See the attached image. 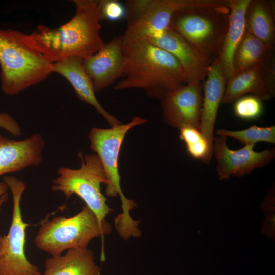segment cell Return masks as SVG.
<instances>
[{
    "label": "cell",
    "instance_id": "5bb4252c",
    "mask_svg": "<svg viewBox=\"0 0 275 275\" xmlns=\"http://www.w3.org/2000/svg\"><path fill=\"white\" fill-rule=\"evenodd\" d=\"M45 144V140L39 133L21 140L0 134V176L39 166L42 161Z\"/></svg>",
    "mask_w": 275,
    "mask_h": 275
},
{
    "label": "cell",
    "instance_id": "cb8c5ba5",
    "mask_svg": "<svg viewBox=\"0 0 275 275\" xmlns=\"http://www.w3.org/2000/svg\"><path fill=\"white\" fill-rule=\"evenodd\" d=\"M233 111L235 116L244 120L257 119L263 111L262 101L252 95H244L234 101Z\"/></svg>",
    "mask_w": 275,
    "mask_h": 275
},
{
    "label": "cell",
    "instance_id": "2e32d148",
    "mask_svg": "<svg viewBox=\"0 0 275 275\" xmlns=\"http://www.w3.org/2000/svg\"><path fill=\"white\" fill-rule=\"evenodd\" d=\"M206 77L203 85L204 95L200 130L213 146L214 126L227 83L218 58L210 64Z\"/></svg>",
    "mask_w": 275,
    "mask_h": 275
},
{
    "label": "cell",
    "instance_id": "7a4b0ae2",
    "mask_svg": "<svg viewBox=\"0 0 275 275\" xmlns=\"http://www.w3.org/2000/svg\"><path fill=\"white\" fill-rule=\"evenodd\" d=\"M123 51L124 78L114 89L140 88L149 96L161 100L185 84L176 59L147 39L123 38Z\"/></svg>",
    "mask_w": 275,
    "mask_h": 275
},
{
    "label": "cell",
    "instance_id": "f1b7e54d",
    "mask_svg": "<svg viewBox=\"0 0 275 275\" xmlns=\"http://www.w3.org/2000/svg\"><path fill=\"white\" fill-rule=\"evenodd\" d=\"M8 190V188L6 184L4 182H0V197L7 193Z\"/></svg>",
    "mask_w": 275,
    "mask_h": 275
},
{
    "label": "cell",
    "instance_id": "52a82bcc",
    "mask_svg": "<svg viewBox=\"0 0 275 275\" xmlns=\"http://www.w3.org/2000/svg\"><path fill=\"white\" fill-rule=\"evenodd\" d=\"M80 167L72 169L60 167L58 176L53 180L51 190L61 192L67 199L73 195L79 197L96 215L103 225L109 224L105 219L113 210L106 203V199L101 193V184H107L106 173L96 154H80Z\"/></svg>",
    "mask_w": 275,
    "mask_h": 275
},
{
    "label": "cell",
    "instance_id": "8992f818",
    "mask_svg": "<svg viewBox=\"0 0 275 275\" xmlns=\"http://www.w3.org/2000/svg\"><path fill=\"white\" fill-rule=\"evenodd\" d=\"M111 230L110 224H101L95 213L85 205L82 210L73 216H58L42 222L34 242L39 250L55 256L70 249L87 248L92 239L101 237V257L103 260L104 236Z\"/></svg>",
    "mask_w": 275,
    "mask_h": 275
},
{
    "label": "cell",
    "instance_id": "277c9868",
    "mask_svg": "<svg viewBox=\"0 0 275 275\" xmlns=\"http://www.w3.org/2000/svg\"><path fill=\"white\" fill-rule=\"evenodd\" d=\"M23 36L17 30H0V87L8 96L42 82L53 72V63L30 47Z\"/></svg>",
    "mask_w": 275,
    "mask_h": 275
},
{
    "label": "cell",
    "instance_id": "9a60e30c",
    "mask_svg": "<svg viewBox=\"0 0 275 275\" xmlns=\"http://www.w3.org/2000/svg\"><path fill=\"white\" fill-rule=\"evenodd\" d=\"M53 72L64 77L72 85L77 97L93 106L112 127L122 124L107 112L98 101L92 82L84 70L82 58L72 57L55 62Z\"/></svg>",
    "mask_w": 275,
    "mask_h": 275
},
{
    "label": "cell",
    "instance_id": "9c48e42d",
    "mask_svg": "<svg viewBox=\"0 0 275 275\" xmlns=\"http://www.w3.org/2000/svg\"><path fill=\"white\" fill-rule=\"evenodd\" d=\"M3 182L11 192L13 212L11 225L3 236L0 253V275H41L39 268L31 263L25 254V223L21 214L20 202L26 184L12 176H5Z\"/></svg>",
    "mask_w": 275,
    "mask_h": 275
},
{
    "label": "cell",
    "instance_id": "83f0119b",
    "mask_svg": "<svg viewBox=\"0 0 275 275\" xmlns=\"http://www.w3.org/2000/svg\"><path fill=\"white\" fill-rule=\"evenodd\" d=\"M0 128L5 130L15 136H19L22 134L21 128L18 122L7 113H0Z\"/></svg>",
    "mask_w": 275,
    "mask_h": 275
},
{
    "label": "cell",
    "instance_id": "6da1fadb",
    "mask_svg": "<svg viewBox=\"0 0 275 275\" xmlns=\"http://www.w3.org/2000/svg\"><path fill=\"white\" fill-rule=\"evenodd\" d=\"M73 2L75 14L66 23L55 28L41 25L24 34L25 43L53 63L72 57H90L104 43L99 33L98 1Z\"/></svg>",
    "mask_w": 275,
    "mask_h": 275
},
{
    "label": "cell",
    "instance_id": "ba28073f",
    "mask_svg": "<svg viewBox=\"0 0 275 275\" xmlns=\"http://www.w3.org/2000/svg\"><path fill=\"white\" fill-rule=\"evenodd\" d=\"M217 3V0L127 1V27L123 38L147 37L168 28L176 12Z\"/></svg>",
    "mask_w": 275,
    "mask_h": 275
},
{
    "label": "cell",
    "instance_id": "5b68a950",
    "mask_svg": "<svg viewBox=\"0 0 275 275\" xmlns=\"http://www.w3.org/2000/svg\"><path fill=\"white\" fill-rule=\"evenodd\" d=\"M227 0L176 12L170 25L210 64L219 55L229 23Z\"/></svg>",
    "mask_w": 275,
    "mask_h": 275
},
{
    "label": "cell",
    "instance_id": "d4e9b609",
    "mask_svg": "<svg viewBox=\"0 0 275 275\" xmlns=\"http://www.w3.org/2000/svg\"><path fill=\"white\" fill-rule=\"evenodd\" d=\"M100 21H118L126 18L125 5L116 0L98 1Z\"/></svg>",
    "mask_w": 275,
    "mask_h": 275
},
{
    "label": "cell",
    "instance_id": "f546056e",
    "mask_svg": "<svg viewBox=\"0 0 275 275\" xmlns=\"http://www.w3.org/2000/svg\"><path fill=\"white\" fill-rule=\"evenodd\" d=\"M3 239V236H2L0 235V253H1Z\"/></svg>",
    "mask_w": 275,
    "mask_h": 275
},
{
    "label": "cell",
    "instance_id": "8fae6325",
    "mask_svg": "<svg viewBox=\"0 0 275 275\" xmlns=\"http://www.w3.org/2000/svg\"><path fill=\"white\" fill-rule=\"evenodd\" d=\"M200 81L184 84L160 100L165 123L176 129L185 126L200 129L203 102Z\"/></svg>",
    "mask_w": 275,
    "mask_h": 275
},
{
    "label": "cell",
    "instance_id": "603a6c76",
    "mask_svg": "<svg viewBox=\"0 0 275 275\" xmlns=\"http://www.w3.org/2000/svg\"><path fill=\"white\" fill-rule=\"evenodd\" d=\"M217 135L230 137L246 145H254L258 142L275 143V126L258 127L256 125L241 130H216Z\"/></svg>",
    "mask_w": 275,
    "mask_h": 275
},
{
    "label": "cell",
    "instance_id": "7c38bea8",
    "mask_svg": "<svg viewBox=\"0 0 275 275\" xmlns=\"http://www.w3.org/2000/svg\"><path fill=\"white\" fill-rule=\"evenodd\" d=\"M145 38L176 59L181 67L185 84L202 82L206 78L211 64L170 25Z\"/></svg>",
    "mask_w": 275,
    "mask_h": 275
},
{
    "label": "cell",
    "instance_id": "30bf717a",
    "mask_svg": "<svg viewBox=\"0 0 275 275\" xmlns=\"http://www.w3.org/2000/svg\"><path fill=\"white\" fill-rule=\"evenodd\" d=\"M227 138L217 135L213 138V153L217 161L216 170L220 180L231 175L242 177L250 174L256 168L270 164L275 159V149L261 152L254 150L255 145H246L233 150L227 144Z\"/></svg>",
    "mask_w": 275,
    "mask_h": 275
},
{
    "label": "cell",
    "instance_id": "4316f807",
    "mask_svg": "<svg viewBox=\"0 0 275 275\" xmlns=\"http://www.w3.org/2000/svg\"><path fill=\"white\" fill-rule=\"evenodd\" d=\"M261 208L264 209L266 214L261 231L268 237L273 238L274 236V197L273 190L262 202Z\"/></svg>",
    "mask_w": 275,
    "mask_h": 275
},
{
    "label": "cell",
    "instance_id": "ffe728a7",
    "mask_svg": "<svg viewBox=\"0 0 275 275\" xmlns=\"http://www.w3.org/2000/svg\"><path fill=\"white\" fill-rule=\"evenodd\" d=\"M259 64L234 74L228 80L222 104L231 103L249 93L261 101L271 99L262 79Z\"/></svg>",
    "mask_w": 275,
    "mask_h": 275
},
{
    "label": "cell",
    "instance_id": "4fadbf2b",
    "mask_svg": "<svg viewBox=\"0 0 275 275\" xmlns=\"http://www.w3.org/2000/svg\"><path fill=\"white\" fill-rule=\"evenodd\" d=\"M123 35L116 36L108 43H104L96 53L82 59L84 70L95 92L109 86L123 76Z\"/></svg>",
    "mask_w": 275,
    "mask_h": 275
},
{
    "label": "cell",
    "instance_id": "7402d4cb",
    "mask_svg": "<svg viewBox=\"0 0 275 275\" xmlns=\"http://www.w3.org/2000/svg\"><path fill=\"white\" fill-rule=\"evenodd\" d=\"M180 138L186 146L187 151L194 158L208 164L213 154V146L200 130L189 126L179 129Z\"/></svg>",
    "mask_w": 275,
    "mask_h": 275
},
{
    "label": "cell",
    "instance_id": "3957f363",
    "mask_svg": "<svg viewBox=\"0 0 275 275\" xmlns=\"http://www.w3.org/2000/svg\"><path fill=\"white\" fill-rule=\"evenodd\" d=\"M147 121L139 116L133 117L131 122L103 129L94 127L89 134L91 149L99 158L107 179L106 195L109 197H120L122 212L114 220L115 227L119 236L129 238L138 236L140 220H134L130 216L131 210L137 206L133 200L127 199L122 192L118 169V158L123 141L127 132L132 128Z\"/></svg>",
    "mask_w": 275,
    "mask_h": 275
},
{
    "label": "cell",
    "instance_id": "484cf974",
    "mask_svg": "<svg viewBox=\"0 0 275 275\" xmlns=\"http://www.w3.org/2000/svg\"><path fill=\"white\" fill-rule=\"evenodd\" d=\"M274 50L268 53L259 64L262 79L271 98L275 96V56Z\"/></svg>",
    "mask_w": 275,
    "mask_h": 275
},
{
    "label": "cell",
    "instance_id": "44dd1931",
    "mask_svg": "<svg viewBox=\"0 0 275 275\" xmlns=\"http://www.w3.org/2000/svg\"><path fill=\"white\" fill-rule=\"evenodd\" d=\"M274 48L245 31L234 54V74L258 64Z\"/></svg>",
    "mask_w": 275,
    "mask_h": 275
},
{
    "label": "cell",
    "instance_id": "ac0fdd59",
    "mask_svg": "<svg viewBox=\"0 0 275 275\" xmlns=\"http://www.w3.org/2000/svg\"><path fill=\"white\" fill-rule=\"evenodd\" d=\"M93 251L87 248H72L64 255L51 256L45 261L43 275H100Z\"/></svg>",
    "mask_w": 275,
    "mask_h": 275
},
{
    "label": "cell",
    "instance_id": "e0dca14e",
    "mask_svg": "<svg viewBox=\"0 0 275 275\" xmlns=\"http://www.w3.org/2000/svg\"><path fill=\"white\" fill-rule=\"evenodd\" d=\"M251 0H227L229 20L218 60L224 77L228 80L233 75V59L245 32V15Z\"/></svg>",
    "mask_w": 275,
    "mask_h": 275
},
{
    "label": "cell",
    "instance_id": "d6986e66",
    "mask_svg": "<svg viewBox=\"0 0 275 275\" xmlns=\"http://www.w3.org/2000/svg\"><path fill=\"white\" fill-rule=\"evenodd\" d=\"M274 1L251 0L245 15V31L274 47Z\"/></svg>",
    "mask_w": 275,
    "mask_h": 275
}]
</instances>
